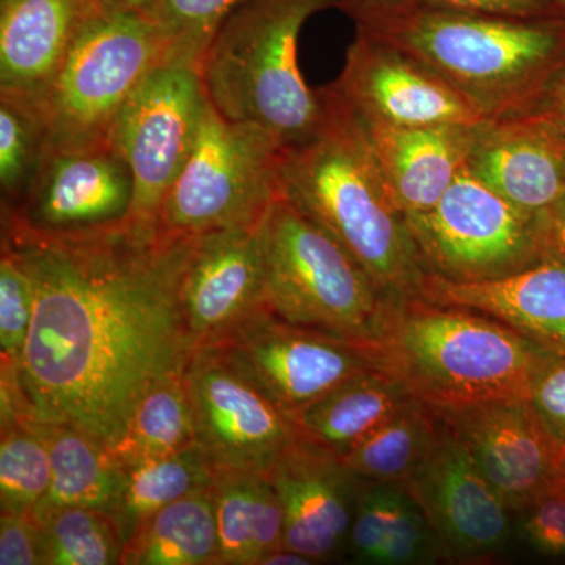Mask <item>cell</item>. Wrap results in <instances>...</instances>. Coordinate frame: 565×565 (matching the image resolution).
Here are the masks:
<instances>
[{
    "instance_id": "cell-1",
    "label": "cell",
    "mask_w": 565,
    "mask_h": 565,
    "mask_svg": "<svg viewBox=\"0 0 565 565\" xmlns=\"http://www.w3.org/2000/svg\"><path fill=\"white\" fill-rule=\"evenodd\" d=\"M195 237L125 222L43 234L2 222L35 307L18 374L0 373L20 416L63 423L114 448L152 386L184 374L196 345L181 305Z\"/></svg>"
},
{
    "instance_id": "cell-2",
    "label": "cell",
    "mask_w": 565,
    "mask_h": 565,
    "mask_svg": "<svg viewBox=\"0 0 565 565\" xmlns=\"http://www.w3.org/2000/svg\"><path fill=\"white\" fill-rule=\"evenodd\" d=\"M326 125L286 154L281 193L355 259L388 303L422 299L427 273L362 125L322 88Z\"/></svg>"
},
{
    "instance_id": "cell-3",
    "label": "cell",
    "mask_w": 565,
    "mask_h": 565,
    "mask_svg": "<svg viewBox=\"0 0 565 565\" xmlns=\"http://www.w3.org/2000/svg\"><path fill=\"white\" fill-rule=\"evenodd\" d=\"M356 29L433 70L484 120L522 114L565 65V14L520 20L411 2Z\"/></svg>"
},
{
    "instance_id": "cell-4",
    "label": "cell",
    "mask_w": 565,
    "mask_h": 565,
    "mask_svg": "<svg viewBox=\"0 0 565 565\" xmlns=\"http://www.w3.org/2000/svg\"><path fill=\"white\" fill-rule=\"evenodd\" d=\"M379 370L434 408L530 397L553 353L492 316L426 299L388 303Z\"/></svg>"
},
{
    "instance_id": "cell-5",
    "label": "cell",
    "mask_w": 565,
    "mask_h": 565,
    "mask_svg": "<svg viewBox=\"0 0 565 565\" xmlns=\"http://www.w3.org/2000/svg\"><path fill=\"white\" fill-rule=\"evenodd\" d=\"M327 9L337 0H248L230 14L199 66L218 114L262 126L289 150L318 136L327 106L305 81L299 40L305 22Z\"/></svg>"
},
{
    "instance_id": "cell-6",
    "label": "cell",
    "mask_w": 565,
    "mask_h": 565,
    "mask_svg": "<svg viewBox=\"0 0 565 565\" xmlns=\"http://www.w3.org/2000/svg\"><path fill=\"white\" fill-rule=\"evenodd\" d=\"M267 305L282 321L374 348L388 302L355 259L285 195L259 225Z\"/></svg>"
},
{
    "instance_id": "cell-7",
    "label": "cell",
    "mask_w": 565,
    "mask_h": 565,
    "mask_svg": "<svg viewBox=\"0 0 565 565\" xmlns=\"http://www.w3.org/2000/svg\"><path fill=\"white\" fill-rule=\"evenodd\" d=\"M166 54L150 18L82 2L68 52L41 106L44 152L109 141L122 107Z\"/></svg>"
},
{
    "instance_id": "cell-8",
    "label": "cell",
    "mask_w": 565,
    "mask_h": 565,
    "mask_svg": "<svg viewBox=\"0 0 565 565\" xmlns=\"http://www.w3.org/2000/svg\"><path fill=\"white\" fill-rule=\"evenodd\" d=\"M288 150L262 126L228 120L206 99L191 156L163 202L159 232L196 237L258 226L281 195Z\"/></svg>"
},
{
    "instance_id": "cell-9",
    "label": "cell",
    "mask_w": 565,
    "mask_h": 565,
    "mask_svg": "<svg viewBox=\"0 0 565 565\" xmlns=\"http://www.w3.org/2000/svg\"><path fill=\"white\" fill-rule=\"evenodd\" d=\"M537 215L508 202L465 167L433 210L404 218L427 274L481 282L546 258Z\"/></svg>"
},
{
    "instance_id": "cell-10",
    "label": "cell",
    "mask_w": 565,
    "mask_h": 565,
    "mask_svg": "<svg viewBox=\"0 0 565 565\" xmlns=\"http://www.w3.org/2000/svg\"><path fill=\"white\" fill-rule=\"evenodd\" d=\"M206 99L199 70L162 63L122 107L110 141L131 170L134 225L159 232L163 202L191 156Z\"/></svg>"
},
{
    "instance_id": "cell-11",
    "label": "cell",
    "mask_w": 565,
    "mask_h": 565,
    "mask_svg": "<svg viewBox=\"0 0 565 565\" xmlns=\"http://www.w3.org/2000/svg\"><path fill=\"white\" fill-rule=\"evenodd\" d=\"M196 444L214 470L267 471L299 429L217 345H200L185 367Z\"/></svg>"
},
{
    "instance_id": "cell-12",
    "label": "cell",
    "mask_w": 565,
    "mask_h": 565,
    "mask_svg": "<svg viewBox=\"0 0 565 565\" xmlns=\"http://www.w3.org/2000/svg\"><path fill=\"white\" fill-rule=\"evenodd\" d=\"M207 345L221 348L289 418L353 375L379 370L373 348L294 326L270 310Z\"/></svg>"
},
{
    "instance_id": "cell-13",
    "label": "cell",
    "mask_w": 565,
    "mask_h": 565,
    "mask_svg": "<svg viewBox=\"0 0 565 565\" xmlns=\"http://www.w3.org/2000/svg\"><path fill=\"white\" fill-rule=\"evenodd\" d=\"M435 411L512 514L565 482V445L550 433L530 397Z\"/></svg>"
},
{
    "instance_id": "cell-14",
    "label": "cell",
    "mask_w": 565,
    "mask_h": 565,
    "mask_svg": "<svg viewBox=\"0 0 565 565\" xmlns=\"http://www.w3.org/2000/svg\"><path fill=\"white\" fill-rule=\"evenodd\" d=\"M404 486L437 535L444 559L479 563L508 544L511 509L445 423L433 451Z\"/></svg>"
},
{
    "instance_id": "cell-15",
    "label": "cell",
    "mask_w": 565,
    "mask_h": 565,
    "mask_svg": "<svg viewBox=\"0 0 565 565\" xmlns=\"http://www.w3.org/2000/svg\"><path fill=\"white\" fill-rule=\"evenodd\" d=\"M134 199L132 174L111 141L44 152L21 202L2 222L43 234L87 232L125 222Z\"/></svg>"
},
{
    "instance_id": "cell-16",
    "label": "cell",
    "mask_w": 565,
    "mask_h": 565,
    "mask_svg": "<svg viewBox=\"0 0 565 565\" xmlns=\"http://www.w3.org/2000/svg\"><path fill=\"white\" fill-rule=\"evenodd\" d=\"M327 88L353 114L385 125H471L484 120L433 70L362 29H356L340 77Z\"/></svg>"
},
{
    "instance_id": "cell-17",
    "label": "cell",
    "mask_w": 565,
    "mask_h": 565,
    "mask_svg": "<svg viewBox=\"0 0 565 565\" xmlns=\"http://www.w3.org/2000/svg\"><path fill=\"white\" fill-rule=\"evenodd\" d=\"M259 225L193 239L182 274L181 305L199 348L218 343L241 323L269 310Z\"/></svg>"
},
{
    "instance_id": "cell-18",
    "label": "cell",
    "mask_w": 565,
    "mask_h": 565,
    "mask_svg": "<svg viewBox=\"0 0 565 565\" xmlns=\"http://www.w3.org/2000/svg\"><path fill=\"white\" fill-rule=\"evenodd\" d=\"M267 476L285 514L282 548L321 563L348 545L363 479L340 456L300 435Z\"/></svg>"
},
{
    "instance_id": "cell-19",
    "label": "cell",
    "mask_w": 565,
    "mask_h": 565,
    "mask_svg": "<svg viewBox=\"0 0 565 565\" xmlns=\"http://www.w3.org/2000/svg\"><path fill=\"white\" fill-rule=\"evenodd\" d=\"M467 169L520 210L539 214L565 191V136L531 115L482 120Z\"/></svg>"
},
{
    "instance_id": "cell-20",
    "label": "cell",
    "mask_w": 565,
    "mask_h": 565,
    "mask_svg": "<svg viewBox=\"0 0 565 565\" xmlns=\"http://www.w3.org/2000/svg\"><path fill=\"white\" fill-rule=\"evenodd\" d=\"M355 117L386 191L403 215L433 210L440 202L457 174L467 167L481 122L393 126Z\"/></svg>"
},
{
    "instance_id": "cell-21",
    "label": "cell",
    "mask_w": 565,
    "mask_h": 565,
    "mask_svg": "<svg viewBox=\"0 0 565 565\" xmlns=\"http://www.w3.org/2000/svg\"><path fill=\"white\" fill-rule=\"evenodd\" d=\"M422 299L492 316L553 355L565 356V262L542 259L522 273L481 282L427 274Z\"/></svg>"
},
{
    "instance_id": "cell-22",
    "label": "cell",
    "mask_w": 565,
    "mask_h": 565,
    "mask_svg": "<svg viewBox=\"0 0 565 565\" xmlns=\"http://www.w3.org/2000/svg\"><path fill=\"white\" fill-rule=\"evenodd\" d=\"M81 11V0H0V99L41 111Z\"/></svg>"
},
{
    "instance_id": "cell-23",
    "label": "cell",
    "mask_w": 565,
    "mask_h": 565,
    "mask_svg": "<svg viewBox=\"0 0 565 565\" xmlns=\"http://www.w3.org/2000/svg\"><path fill=\"white\" fill-rule=\"evenodd\" d=\"M22 418L32 423L50 449L51 484L33 516L43 522L65 508H93L111 514L125 487L126 467L110 449L70 424Z\"/></svg>"
},
{
    "instance_id": "cell-24",
    "label": "cell",
    "mask_w": 565,
    "mask_h": 565,
    "mask_svg": "<svg viewBox=\"0 0 565 565\" xmlns=\"http://www.w3.org/2000/svg\"><path fill=\"white\" fill-rule=\"evenodd\" d=\"M218 565H259L282 548L285 514L267 471L215 470Z\"/></svg>"
},
{
    "instance_id": "cell-25",
    "label": "cell",
    "mask_w": 565,
    "mask_h": 565,
    "mask_svg": "<svg viewBox=\"0 0 565 565\" xmlns=\"http://www.w3.org/2000/svg\"><path fill=\"white\" fill-rule=\"evenodd\" d=\"M412 397L399 379L370 370L334 386L291 419L302 437L341 457Z\"/></svg>"
},
{
    "instance_id": "cell-26",
    "label": "cell",
    "mask_w": 565,
    "mask_h": 565,
    "mask_svg": "<svg viewBox=\"0 0 565 565\" xmlns=\"http://www.w3.org/2000/svg\"><path fill=\"white\" fill-rule=\"evenodd\" d=\"M121 565H218L210 487L185 494L145 520L126 542Z\"/></svg>"
},
{
    "instance_id": "cell-27",
    "label": "cell",
    "mask_w": 565,
    "mask_h": 565,
    "mask_svg": "<svg viewBox=\"0 0 565 565\" xmlns=\"http://www.w3.org/2000/svg\"><path fill=\"white\" fill-rule=\"evenodd\" d=\"M441 429L437 411L412 397L341 459L363 481L404 484L433 451Z\"/></svg>"
},
{
    "instance_id": "cell-28",
    "label": "cell",
    "mask_w": 565,
    "mask_h": 565,
    "mask_svg": "<svg viewBox=\"0 0 565 565\" xmlns=\"http://www.w3.org/2000/svg\"><path fill=\"white\" fill-rule=\"evenodd\" d=\"M125 467V487L110 514L125 542L132 537L145 520L166 505L211 487L215 473L199 445L178 455Z\"/></svg>"
},
{
    "instance_id": "cell-29",
    "label": "cell",
    "mask_w": 565,
    "mask_h": 565,
    "mask_svg": "<svg viewBox=\"0 0 565 565\" xmlns=\"http://www.w3.org/2000/svg\"><path fill=\"white\" fill-rule=\"evenodd\" d=\"M195 445L191 397L184 374H178L141 397L125 435L110 451L122 465H134L178 455Z\"/></svg>"
},
{
    "instance_id": "cell-30",
    "label": "cell",
    "mask_w": 565,
    "mask_h": 565,
    "mask_svg": "<svg viewBox=\"0 0 565 565\" xmlns=\"http://www.w3.org/2000/svg\"><path fill=\"white\" fill-rule=\"evenodd\" d=\"M41 525V565L121 564L126 542L109 512L65 508Z\"/></svg>"
},
{
    "instance_id": "cell-31",
    "label": "cell",
    "mask_w": 565,
    "mask_h": 565,
    "mask_svg": "<svg viewBox=\"0 0 565 565\" xmlns=\"http://www.w3.org/2000/svg\"><path fill=\"white\" fill-rule=\"evenodd\" d=\"M51 484L50 449L22 416L2 419L0 435V508L33 512Z\"/></svg>"
},
{
    "instance_id": "cell-32",
    "label": "cell",
    "mask_w": 565,
    "mask_h": 565,
    "mask_svg": "<svg viewBox=\"0 0 565 565\" xmlns=\"http://www.w3.org/2000/svg\"><path fill=\"white\" fill-rule=\"evenodd\" d=\"M248 0H158L150 18L166 41V63L199 70L204 52L230 14Z\"/></svg>"
},
{
    "instance_id": "cell-33",
    "label": "cell",
    "mask_w": 565,
    "mask_h": 565,
    "mask_svg": "<svg viewBox=\"0 0 565 565\" xmlns=\"http://www.w3.org/2000/svg\"><path fill=\"white\" fill-rule=\"evenodd\" d=\"M44 154L41 111L0 99V191L2 210L17 206Z\"/></svg>"
},
{
    "instance_id": "cell-34",
    "label": "cell",
    "mask_w": 565,
    "mask_h": 565,
    "mask_svg": "<svg viewBox=\"0 0 565 565\" xmlns=\"http://www.w3.org/2000/svg\"><path fill=\"white\" fill-rule=\"evenodd\" d=\"M444 559L437 535L404 484H386L384 545L379 564H426Z\"/></svg>"
},
{
    "instance_id": "cell-35",
    "label": "cell",
    "mask_w": 565,
    "mask_h": 565,
    "mask_svg": "<svg viewBox=\"0 0 565 565\" xmlns=\"http://www.w3.org/2000/svg\"><path fill=\"white\" fill-rule=\"evenodd\" d=\"M35 291L28 270L13 253L0 258V349L2 373L18 374L31 333Z\"/></svg>"
},
{
    "instance_id": "cell-36",
    "label": "cell",
    "mask_w": 565,
    "mask_h": 565,
    "mask_svg": "<svg viewBox=\"0 0 565 565\" xmlns=\"http://www.w3.org/2000/svg\"><path fill=\"white\" fill-rule=\"evenodd\" d=\"M516 534L537 555L565 557V482L519 512Z\"/></svg>"
},
{
    "instance_id": "cell-37",
    "label": "cell",
    "mask_w": 565,
    "mask_h": 565,
    "mask_svg": "<svg viewBox=\"0 0 565 565\" xmlns=\"http://www.w3.org/2000/svg\"><path fill=\"white\" fill-rule=\"evenodd\" d=\"M530 401L542 422L565 445V356L553 355L531 386Z\"/></svg>"
},
{
    "instance_id": "cell-38",
    "label": "cell",
    "mask_w": 565,
    "mask_h": 565,
    "mask_svg": "<svg viewBox=\"0 0 565 565\" xmlns=\"http://www.w3.org/2000/svg\"><path fill=\"white\" fill-rule=\"evenodd\" d=\"M0 565H41V525L32 512L0 511Z\"/></svg>"
},
{
    "instance_id": "cell-39",
    "label": "cell",
    "mask_w": 565,
    "mask_h": 565,
    "mask_svg": "<svg viewBox=\"0 0 565 565\" xmlns=\"http://www.w3.org/2000/svg\"><path fill=\"white\" fill-rule=\"evenodd\" d=\"M414 2L429 9L520 18V20H537V18L565 14L552 0H414Z\"/></svg>"
},
{
    "instance_id": "cell-40",
    "label": "cell",
    "mask_w": 565,
    "mask_h": 565,
    "mask_svg": "<svg viewBox=\"0 0 565 565\" xmlns=\"http://www.w3.org/2000/svg\"><path fill=\"white\" fill-rule=\"evenodd\" d=\"M519 115L542 118L565 136V65L548 82L544 92Z\"/></svg>"
},
{
    "instance_id": "cell-41",
    "label": "cell",
    "mask_w": 565,
    "mask_h": 565,
    "mask_svg": "<svg viewBox=\"0 0 565 565\" xmlns=\"http://www.w3.org/2000/svg\"><path fill=\"white\" fill-rule=\"evenodd\" d=\"M537 217L546 258L552 256L565 262V191L548 207L539 212Z\"/></svg>"
},
{
    "instance_id": "cell-42",
    "label": "cell",
    "mask_w": 565,
    "mask_h": 565,
    "mask_svg": "<svg viewBox=\"0 0 565 565\" xmlns=\"http://www.w3.org/2000/svg\"><path fill=\"white\" fill-rule=\"evenodd\" d=\"M411 2L414 0H337V9L343 10L359 24L388 11L403 9Z\"/></svg>"
},
{
    "instance_id": "cell-43",
    "label": "cell",
    "mask_w": 565,
    "mask_h": 565,
    "mask_svg": "<svg viewBox=\"0 0 565 565\" xmlns=\"http://www.w3.org/2000/svg\"><path fill=\"white\" fill-rule=\"evenodd\" d=\"M88 6L107 7V9H117L126 11H136L145 14L154 6L158 0H82Z\"/></svg>"
},
{
    "instance_id": "cell-44",
    "label": "cell",
    "mask_w": 565,
    "mask_h": 565,
    "mask_svg": "<svg viewBox=\"0 0 565 565\" xmlns=\"http://www.w3.org/2000/svg\"><path fill=\"white\" fill-rule=\"evenodd\" d=\"M315 564L311 557L302 555V553L291 552V550L281 548L278 552L270 553L264 557L259 565H308Z\"/></svg>"
},
{
    "instance_id": "cell-45",
    "label": "cell",
    "mask_w": 565,
    "mask_h": 565,
    "mask_svg": "<svg viewBox=\"0 0 565 565\" xmlns=\"http://www.w3.org/2000/svg\"><path fill=\"white\" fill-rule=\"evenodd\" d=\"M553 3L561 11H564L565 13V0H552Z\"/></svg>"
}]
</instances>
